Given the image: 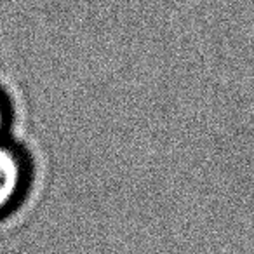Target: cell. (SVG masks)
Segmentation results:
<instances>
[{
  "label": "cell",
  "mask_w": 254,
  "mask_h": 254,
  "mask_svg": "<svg viewBox=\"0 0 254 254\" xmlns=\"http://www.w3.org/2000/svg\"><path fill=\"white\" fill-rule=\"evenodd\" d=\"M28 181V166L19 150L0 143V216L18 204Z\"/></svg>",
  "instance_id": "cell-1"
},
{
  "label": "cell",
  "mask_w": 254,
  "mask_h": 254,
  "mask_svg": "<svg viewBox=\"0 0 254 254\" xmlns=\"http://www.w3.org/2000/svg\"><path fill=\"white\" fill-rule=\"evenodd\" d=\"M7 120H9V112H7V105H5V99L0 94V136L4 134L5 127H7Z\"/></svg>",
  "instance_id": "cell-2"
}]
</instances>
